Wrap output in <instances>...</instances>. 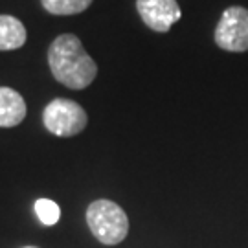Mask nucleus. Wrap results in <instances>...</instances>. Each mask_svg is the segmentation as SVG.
Instances as JSON below:
<instances>
[{"instance_id":"nucleus-9","label":"nucleus","mask_w":248,"mask_h":248,"mask_svg":"<svg viewBox=\"0 0 248 248\" xmlns=\"http://www.w3.org/2000/svg\"><path fill=\"white\" fill-rule=\"evenodd\" d=\"M35 213L39 221L45 226H53L59 222L61 208H59V204L50 201V199H39V201H35Z\"/></svg>"},{"instance_id":"nucleus-5","label":"nucleus","mask_w":248,"mask_h":248,"mask_svg":"<svg viewBox=\"0 0 248 248\" xmlns=\"http://www.w3.org/2000/svg\"><path fill=\"white\" fill-rule=\"evenodd\" d=\"M136 9L143 24L158 33L169 31L182 17L177 0H136Z\"/></svg>"},{"instance_id":"nucleus-7","label":"nucleus","mask_w":248,"mask_h":248,"mask_svg":"<svg viewBox=\"0 0 248 248\" xmlns=\"http://www.w3.org/2000/svg\"><path fill=\"white\" fill-rule=\"evenodd\" d=\"M26 28L13 15H0V52L17 50L26 43Z\"/></svg>"},{"instance_id":"nucleus-4","label":"nucleus","mask_w":248,"mask_h":248,"mask_svg":"<svg viewBox=\"0 0 248 248\" xmlns=\"http://www.w3.org/2000/svg\"><path fill=\"white\" fill-rule=\"evenodd\" d=\"M215 45L226 52H247L248 50V9L241 6L222 11L219 24L215 28Z\"/></svg>"},{"instance_id":"nucleus-3","label":"nucleus","mask_w":248,"mask_h":248,"mask_svg":"<svg viewBox=\"0 0 248 248\" xmlns=\"http://www.w3.org/2000/svg\"><path fill=\"white\" fill-rule=\"evenodd\" d=\"M43 124L46 131H50L55 136L70 138L85 131L89 124V116L79 103L72 99L55 98L43 110Z\"/></svg>"},{"instance_id":"nucleus-10","label":"nucleus","mask_w":248,"mask_h":248,"mask_svg":"<svg viewBox=\"0 0 248 248\" xmlns=\"http://www.w3.org/2000/svg\"><path fill=\"white\" fill-rule=\"evenodd\" d=\"M24 248H37V247H24Z\"/></svg>"},{"instance_id":"nucleus-8","label":"nucleus","mask_w":248,"mask_h":248,"mask_svg":"<svg viewBox=\"0 0 248 248\" xmlns=\"http://www.w3.org/2000/svg\"><path fill=\"white\" fill-rule=\"evenodd\" d=\"M41 4L52 15H79L92 4V0H41Z\"/></svg>"},{"instance_id":"nucleus-1","label":"nucleus","mask_w":248,"mask_h":248,"mask_svg":"<svg viewBox=\"0 0 248 248\" xmlns=\"http://www.w3.org/2000/svg\"><path fill=\"white\" fill-rule=\"evenodd\" d=\"M48 64L52 76L66 89H87L98 76V64L81 45L79 37L62 33L48 48Z\"/></svg>"},{"instance_id":"nucleus-6","label":"nucleus","mask_w":248,"mask_h":248,"mask_svg":"<svg viewBox=\"0 0 248 248\" xmlns=\"http://www.w3.org/2000/svg\"><path fill=\"white\" fill-rule=\"evenodd\" d=\"M26 118V101L17 90L0 87V127L9 129L22 124Z\"/></svg>"},{"instance_id":"nucleus-2","label":"nucleus","mask_w":248,"mask_h":248,"mask_svg":"<svg viewBox=\"0 0 248 248\" xmlns=\"http://www.w3.org/2000/svg\"><path fill=\"white\" fill-rule=\"evenodd\" d=\"M87 224L101 245L116 247L129 233V217L120 204L98 199L87 208Z\"/></svg>"}]
</instances>
